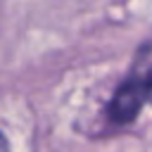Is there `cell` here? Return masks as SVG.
Listing matches in <instances>:
<instances>
[{
  "mask_svg": "<svg viewBox=\"0 0 152 152\" xmlns=\"http://www.w3.org/2000/svg\"><path fill=\"white\" fill-rule=\"evenodd\" d=\"M152 100V40L135 48L128 71L116 83L104 104V121L114 128L131 126Z\"/></svg>",
  "mask_w": 152,
  "mask_h": 152,
  "instance_id": "1",
  "label": "cell"
}]
</instances>
